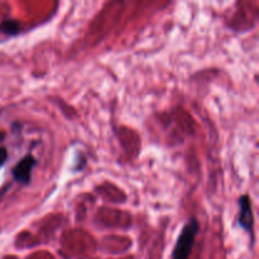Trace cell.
<instances>
[{"label": "cell", "instance_id": "5", "mask_svg": "<svg viewBox=\"0 0 259 259\" xmlns=\"http://www.w3.org/2000/svg\"><path fill=\"white\" fill-rule=\"evenodd\" d=\"M8 159V151L4 147H0V167L7 162Z\"/></svg>", "mask_w": 259, "mask_h": 259}, {"label": "cell", "instance_id": "2", "mask_svg": "<svg viewBox=\"0 0 259 259\" xmlns=\"http://www.w3.org/2000/svg\"><path fill=\"white\" fill-rule=\"evenodd\" d=\"M37 162H35L34 157L28 154V156L23 157L19 162L14 166L12 174L15 181L20 182V184H29L30 177H32V171L35 167Z\"/></svg>", "mask_w": 259, "mask_h": 259}, {"label": "cell", "instance_id": "6", "mask_svg": "<svg viewBox=\"0 0 259 259\" xmlns=\"http://www.w3.org/2000/svg\"><path fill=\"white\" fill-rule=\"evenodd\" d=\"M3 139H4V133H0V142H2Z\"/></svg>", "mask_w": 259, "mask_h": 259}, {"label": "cell", "instance_id": "1", "mask_svg": "<svg viewBox=\"0 0 259 259\" xmlns=\"http://www.w3.org/2000/svg\"><path fill=\"white\" fill-rule=\"evenodd\" d=\"M197 232H199V222L192 218L190 222L186 223L184 229L180 233L179 239L175 245L172 259H189Z\"/></svg>", "mask_w": 259, "mask_h": 259}, {"label": "cell", "instance_id": "3", "mask_svg": "<svg viewBox=\"0 0 259 259\" xmlns=\"http://www.w3.org/2000/svg\"><path fill=\"white\" fill-rule=\"evenodd\" d=\"M238 223L240 227L253 235V227H254V218L252 211V202L248 195H243L239 199V217Z\"/></svg>", "mask_w": 259, "mask_h": 259}, {"label": "cell", "instance_id": "4", "mask_svg": "<svg viewBox=\"0 0 259 259\" xmlns=\"http://www.w3.org/2000/svg\"><path fill=\"white\" fill-rule=\"evenodd\" d=\"M0 29L7 34H17L19 32V24L15 20H4L0 25Z\"/></svg>", "mask_w": 259, "mask_h": 259}]
</instances>
